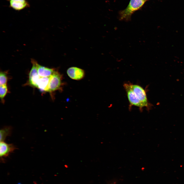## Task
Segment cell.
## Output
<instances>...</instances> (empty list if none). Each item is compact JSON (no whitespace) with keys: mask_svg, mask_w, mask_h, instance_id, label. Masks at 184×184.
I'll list each match as a JSON object with an SVG mask.
<instances>
[{"mask_svg":"<svg viewBox=\"0 0 184 184\" xmlns=\"http://www.w3.org/2000/svg\"><path fill=\"white\" fill-rule=\"evenodd\" d=\"M145 1V0H130L127 7L119 12L120 19L126 21L130 20L132 14L141 8Z\"/></svg>","mask_w":184,"mask_h":184,"instance_id":"1","label":"cell"},{"mask_svg":"<svg viewBox=\"0 0 184 184\" xmlns=\"http://www.w3.org/2000/svg\"><path fill=\"white\" fill-rule=\"evenodd\" d=\"M129 84L135 95L143 104L144 107L150 110L151 108L152 105L148 101L145 90L139 85L131 83H129Z\"/></svg>","mask_w":184,"mask_h":184,"instance_id":"2","label":"cell"},{"mask_svg":"<svg viewBox=\"0 0 184 184\" xmlns=\"http://www.w3.org/2000/svg\"><path fill=\"white\" fill-rule=\"evenodd\" d=\"M123 86L126 93L130 107L135 106L138 107L141 110L144 106L135 95L131 88L129 83L124 84Z\"/></svg>","mask_w":184,"mask_h":184,"instance_id":"3","label":"cell"},{"mask_svg":"<svg viewBox=\"0 0 184 184\" xmlns=\"http://www.w3.org/2000/svg\"><path fill=\"white\" fill-rule=\"evenodd\" d=\"M62 78L60 74L55 70L50 77L48 92H52L59 89L61 85Z\"/></svg>","mask_w":184,"mask_h":184,"instance_id":"4","label":"cell"},{"mask_svg":"<svg viewBox=\"0 0 184 184\" xmlns=\"http://www.w3.org/2000/svg\"><path fill=\"white\" fill-rule=\"evenodd\" d=\"M31 62L32 66L29 73L28 84L31 86L37 88L40 77L38 72L37 61L33 59H31Z\"/></svg>","mask_w":184,"mask_h":184,"instance_id":"5","label":"cell"},{"mask_svg":"<svg viewBox=\"0 0 184 184\" xmlns=\"http://www.w3.org/2000/svg\"><path fill=\"white\" fill-rule=\"evenodd\" d=\"M9 2V7L15 10L20 11L30 7L27 0H7Z\"/></svg>","mask_w":184,"mask_h":184,"instance_id":"6","label":"cell"},{"mask_svg":"<svg viewBox=\"0 0 184 184\" xmlns=\"http://www.w3.org/2000/svg\"><path fill=\"white\" fill-rule=\"evenodd\" d=\"M67 73L69 77L75 80H79L82 79L85 75L84 70L76 67H71L67 70Z\"/></svg>","mask_w":184,"mask_h":184,"instance_id":"7","label":"cell"},{"mask_svg":"<svg viewBox=\"0 0 184 184\" xmlns=\"http://www.w3.org/2000/svg\"><path fill=\"white\" fill-rule=\"evenodd\" d=\"M16 149V147L12 144H7L4 141L0 142V157L3 158L8 156Z\"/></svg>","mask_w":184,"mask_h":184,"instance_id":"8","label":"cell"},{"mask_svg":"<svg viewBox=\"0 0 184 184\" xmlns=\"http://www.w3.org/2000/svg\"><path fill=\"white\" fill-rule=\"evenodd\" d=\"M38 73L40 77H45L51 76L55 71L53 68L46 67L39 64L37 62Z\"/></svg>","mask_w":184,"mask_h":184,"instance_id":"9","label":"cell"},{"mask_svg":"<svg viewBox=\"0 0 184 184\" xmlns=\"http://www.w3.org/2000/svg\"><path fill=\"white\" fill-rule=\"evenodd\" d=\"M50 77H40L37 88L41 91L48 92Z\"/></svg>","mask_w":184,"mask_h":184,"instance_id":"10","label":"cell"},{"mask_svg":"<svg viewBox=\"0 0 184 184\" xmlns=\"http://www.w3.org/2000/svg\"><path fill=\"white\" fill-rule=\"evenodd\" d=\"M12 130L10 126H6L2 129L0 131V142L4 141L6 137L10 135Z\"/></svg>","mask_w":184,"mask_h":184,"instance_id":"11","label":"cell"},{"mask_svg":"<svg viewBox=\"0 0 184 184\" xmlns=\"http://www.w3.org/2000/svg\"><path fill=\"white\" fill-rule=\"evenodd\" d=\"M8 92V88L6 84L0 86V97L2 102H4V98Z\"/></svg>","mask_w":184,"mask_h":184,"instance_id":"12","label":"cell"},{"mask_svg":"<svg viewBox=\"0 0 184 184\" xmlns=\"http://www.w3.org/2000/svg\"><path fill=\"white\" fill-rule=\"evenodd\" d=\"M8 80V77L6 72H1L0 73V85L6 84Z\"/></svg>","mask_w":184,"mask_h":184,"instance_id":"13","label":"cell"},{"mask_svg":"<svg viewBox=\"0 0 184 184\" xmlns=\"http://www.w3.org/2000/svg\"><path fill=\"white\" fill-rule=\"evenodd\" d=\"M145 0V1H146V0Z\"/></svg>","mask_w":184,"mask_h":184,"instance_id":"14","label":"cell"},{"mask_svg":"<svg viewBox=\"0 0 184 184\" xmlns=\"http://www.w3.org/2000/svg\"></svg>","mask_w":184,"mask_h":184,"instance_id":"15","label":"cell"}]
</instances>
